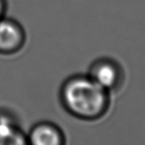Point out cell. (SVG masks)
I'll return each instance as SVG.
<instances>
[{"label": "cell", "mask_w": 145, "mask_h": 145, "mask_svg": "<svg viewBox=\"0 0 145 145\" xmlns=\"http://www.w3.org/2000/svg\"><path fill=\"white\" fill-rule=\"evenodd\" d=\"M60 101L71 116L85 121H95L108 113L110 93L88 74L68 77L60 88Z\"/></svg>", "instance_id": "6da1fadb"}, {"label": "cell", "mask_w": 145, "mask_h": 145, "mask_svg": "<svg viewBox=\"0 0 145 145\" xmlns=\"http://www.w3.org/2000/svg\"><path fill=\"white\" fill-rule=\"evenodd\" d=\"M97 85L111 94L123 85L125 74L116 60L101 57L91 63L87 72Z\"/></svg>", "instance_id": "7a4b0ae2"}, {"label": "cell", "mask_w": 145, "mask_h": 145, "mask_svg": "<svg viewBox=\"0 0 145 145\" xmlns=\"http://www.w3.org/2000/svg\"><path fill=\"white\" fill-rule=\"evenodd\" d=\"M26 31L22 25L6 16L0 18V54L13 55L23 49Z\"/></svg>", "instance_id": "3957f363"}, {"label": "cell", "mask_w": 145, "mask_h": 145, "mask_svg": "<svg viewBox=\"0 0 145 145\" xmlns=\"http://www.w3.org/2000/svg\"><path fill=\"white\" fill-rule=\"evenodd\" d=\"M28 144L32 145H63L65 135L59 126L50 121L38 122L27 134Z\"/></svg>", "instance_id": "277c9868"}, {"label": "cell", "mask_w": 145, "mask_h": 145, "mask_svg": "<svg viewBox=\"0 0 145 145\" xmlns=\"http://www.w3.org/2000/svg\"><path fill=\"white\" fill-rule=\"evenodd\" d=\"M0 144H28L17 117L6 109H0Z\"/></svg>", "instance_id": "5b68a950"}, {"label": "cell", "mask_w": 145, "mask_h": 145, "mask_svg": "<svg viewBox=\"0 0 145 145\" xmlns=\"http://www.w3.org/2000/svg\"><path fill=\"white\" fill-rule=\"evenodd\" d=\"M7 8V0H0V18L6 16Z\"/></svg>", "instance_id": "8992f818"}]
</instances>
